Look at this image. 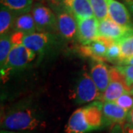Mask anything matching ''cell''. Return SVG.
Returning a JSON list of instances; mask_svg holds the SVG:
<instances>
[{
  "label": "cell",
  "mask_w": 133,
  "mask_h": 133,
  "mask_svg": "<svg viewBox=\"0 0 133 133\" xmlns=\"http://www.w3.org/2000/svg\"><path fill=\"white\" fill-rule=\"evenodd\" d=\"M130 94H131V95H132L133 96V90H132V92H130Z\"/></svg>",
  "instance_id": "f546056e"
},
{
  "label": "cell",
  "mask_w": 133,
  "mask_h": 133,
  "mask_svg": "<svg viewBox=\"0 0 133 133\" xmlns=\"http://www.w3.org/2000/svg\"><path fill=\"white\" fill-rule=\"evenodd\" d=\"M94 16L98 21L109 18L108 5L107 0H90Z\"/></svg>",
  "instance_id": "ffe728a7"
},
{
  "label": "cell",
  "mask_w": 133,
  "mask_h": 133,
  "mask_svg": "<svg viewBox=\"0 0 133 133\" xmlns=\"http://www.w3.org/2000/svg\"><path fill=\"white\" fill-rule=\"evenodd\" d=\"M13 45L10 34L8 33L0 36V69L2 76L5 73L8 56Z\"/></svg>",
  "instance_id": "ac0fdd59"
},
{
  "label": "cell",
  "mask_w": 133,
  "mask_h": 133,
  "mask_svg": "<svg viewBox=\"0 0 133 133\" xmlns=\"http://www.w3.org/2000/svg\"><path fill=\"white\" fill-rule=\"evenodd\" d=\"M113 42L102 37H98V39L93 41L88 44L82 45L81 52L87 56L91 57L95 60L101 61L105 59L107 48L109 45Z\"/></svg>",
  "instance_id": "7c38bea8"
},
{
  "label": "cell",
  "mask_w": 133,
  "mask_h": 133,
  "mask_svg": "<svg viewBox=\"0 0 133 133\" xmlns=\"http://www.w3.org/2000/svg\"><path fill=\"white\" fill-rule=\"evenodd\" d=\"M115 102L128 111L133 108V96L129 92L121 95Z\"/></svg>",
  "instance_id": "cb8c5ba5"
},
{
  "label": "cell",
  "mask_w": 133,
  "mask_h": 133,
  "mask_svg": "<svg viewBox=\"0 0 133 133\" xmlns=\"http://www.w3.org/2000/svg\"><path fill=\"white\" fill-rule=\"evenodd\" d=\"M42 2H46L52 7H58L62 3L63 0H38Z\"/></svg>",
  "instance_id": "484cf974"
},
{
  "label": "cell",
  "mask_w": 133,
  "mask_h": 133,
  "mask_svg": "<svg viewBox=\"0 0 133 133\" xmlns=\"http://www.w3.org/2000/svg\"><path fill=\"white\" fill-rule=\"evenodd\" d=\"M36 53L22 44H14L10 52L5 76L10 70H20L25 68L36 58Z\"/></svg>",
  "instance_id": "5b68a950"
},
{
  "label": "cell",
  "mask_w": 133,
  "mask_h": 133,
  "mask_svg": "<svg viewBox=\"0 0 133 133\" xmlns=\"http://www.w3.org/2000/svg\"><path fill=\"white\" fill-rule=\"evenodd\" d=\"M64 132L65 133H88L92 132L86 120L83 107L77 109L71 115L65 126Z\"/></svg>",
  "instance_id": "5bb4252c"
},
{
  "label": "cell",
  "mask_w": 133,
  "mask_h": 133,
  "mask_svg": "<svg viewBox=\"0 0 133 133\" xmlns=\"http://www.w3.org/2000/svg\"><path fill=\"white\" fill-rule=\"evenodd\" d=\"M76 21L78 25L77 36L82 45L88 44L98 39L99 21L95 16L76 19Z\"/></svg>",
  "instance_id": "ba28073f"
},
{
  "label": "cell",
  "mask_w": 133,
  "mask_h": 133,
  "mask_svg": "<svg viewBox=\"0 0 133 133\" xmlns=\"http://www.w3.org/2000/svg\"><path fill=\"white\" fill-rule=\"evenodd\" d=\"M108 5V16L115 23L124 28H133V24L127 8L115 0H107Z\"/></svg>",
  "instance_id": "9c48e42d"
},
{
  "label": "cell",
  "mask_w": 133,
  "mask_h": 133,
  "mask_svg": "<svg viewBox=\"0 0 133 133\" xmlns=\"http://www.w3.org/2000/svg\"><path fill=\"white\" fill-rule=\"evenodd\" d=\"M102 109L105 119L109 122L121 124L127 121L129 111L115 101H104Z\"/></svg>",
  "instance_id": "9a60e30c"
},
{
  "label": "cell",
  "mask_w": 133,
  "mask_h": 133,
  "mask_svg": "<svg viewBox=\"0 0 133 133\" xmlns=\"http://www.w3.org/2000/svg\"><path fill=\"white\" fill-rule=\"evenodd\" d=\"M0 2L18 14L29 13L33 5V0H0Z\"/></svg>",
  "instance_id": "d6986e66"
},
{
  "label": "cell",
  "mask_w": 133,
  "mask_h": 133,
  "mask_svg": "<svg viewBox=\"0 0 133 133\" xmlns=\"http://www.w3.org/2000/svg\"><path fill=\"white\" fill-rule=\"evenodd\" d=\"M0 133H33L28 131H9V130H1Z\"/></svg>",
  "instance_id": "83f0119b"
},
{
  "label": "cell",
  "mask_w": 133,
  "mask_h": 133,
  "mask_svg": "<svg viewBox=\"0 0 133 133\" xmlns=\"http://www.w3.org/2000/svg\"><path fill=\"white\" fill-rule=\"evenodd\" d=\"M18 14L14 10L1 5L0 9V35L9 33L10 29L14 28L16 15Z\"/></svg>",
  "instance_id": "e0dca14e"
},
{
  "label": "cell",
  "mask_w": 133,
  "mask_h": 133,
  "mask_svg": "<svg viewBox=\"0 0 133 133\" xmlns=\"http://www.w3.org/2000/svg\"><path fill=\"white\" fill-rule=\"evenodd\" d=\"M13 29L15 32H19L24 35L36 33V27L33 15L30 13L19 15L16 19Z\"/></svg>",
  "instance_id": "2e32d148"
},
{
  "label": "cell",
  "mask_w": 133,
  "mask_h": 133,
  "mask_svg": "<svg viewBox=\"0 0 133 133\" xmlns=\"http://www.w3.org/2000/svg\"><path fill=\"white\" fill-rule=\"evenodd\" d=\"M115 67L123 76L127 81V85L133 90V65H127V66H120L117 65ZM132 92V91H131Z\"/></svg>",
  "instance_id": "603a6c76"
},
{
  "label": "cell",
  "mask_w": 133,
  "mask_h": 133,
  "mask_svg": "<svg viewBox=\"0 0 133 133\" xmlns=\"http://www.w3.org/2000/svg\"><path fill=\"white\" fill-rule=\"evenodd\" d=\"M65 9L70 11L76 19L94 16L90 0H63Z\"/></svg>",
  "instance_id": "4fadbf2b"
},
{
  "label": "cell",
  "mask_w": 133,
  "mask_h": 133,
  "mask_svg": "<svg viewBox=\"0 0 133 133\" xmlns=\"http://www.w3.org/2000/svg\"><path fill=\"white\" fill-rule=\"evenodd\" d=\"M74 98L78 104H85L101 98V93L87 72H84L80 76L74 92Z\"/></svg>",
  "instance_id": "277c9868"
},
{
  "label": "cell",
  "mask_w": 133,
  "mask_h": 133,
  "mask_svg": "<svg viewBox=\"0 0 133 133\" xmlns=\"http://www.w3.org/2000/svg\"><path fill=\"white\" fill-rule=\"evenodd\" d=\"M53 34L45 33H34L24 35L15 32L11 35L13 44H22L36 53L42 54L50 46L53 41Z\"/></svg>",
  "instance_id": "7a4b0ae2"
},
{
  "label": "cell",
  "mask_w": 133,
  "mask_h": 133,
  "mask_svg": "<svg viewBox=\"0 0 133 133\" xmlns=\"http://www.w3.org/2000/svg\"><path fill=\"white\" fill-rule=\"evenodd\" d=\"M110 83L102 93L101 100L104 101H115L124 93L131 92V88L127 85L124 76L114 66L109 68Z\"/></svg>",
  "instance_id": "8992f818"
},
{
  "label": "cell",
  "mask_w": 133,
  "mask_h": 133,
  "mask_svg": "<svg viewBox=\"0 0 133 133\" xmlns=\"http://www.w3.org/2000/svg\"><path fill=\"white\" fill-rule=\"evenodd\" d=\"M90 76L102 95L110 83L109 69L101 61L95 60L91 67Z\"/></svg>",
  "instance_id": "30bf717a"
},
{
  "label": "cell",
  "mask_w": 133,
  "mask_h": 133,
  "mask_svg": "<svg viewBox=\"0 0 133 133\" xmlns=\"http://www.w3.org/2000/svg\"><path fill=\"white\" fill-rule=\"evenodd\" d=\"M126 121L133 125V108L130 109V110H129Z\"/></svg>",
  "instance_id": "4316f807"
},
{
  "label": "cell",
  "mask_w": 133,
  "mask_h": 133,
  "mask_svg": "<svg viewBox=\"0 0 133 133\" xmlns=\"http://www.w3.org/2000/svg\"><path fill=\"white\" fill-rule=\"evenodd\" d=\"M32 15L38 33L53 34L58 31L57 18L50 8L41 3H36L33 6Z\"/></svg>",
  "instance_id": "3957f363"
},
{
  "label": "cell",
  "mask_w": 133,
  "mask_h": 133,
  "mask_svg": "<svg viewBox=\"0 0 133 133\" xmlns=\"http://www.w3.org/2000/svg\"><path fill=\"white\" fill-rule=\"evenodd\" d=\"M120 58H121V48L119 46V44L118 42L111 43L107 48L105 59L110 62H114L116 60L119 61Z\"/></svg>",
  "instance_id": "7402d4cb"
},
{
  "label": "cell",
  "mask_w": 133,
  "mask_h": 133,
  "mask_svg": "<svg viewBox=\"0 0 133 133\" xmlns=\"http://www.w3.org/2000/svg\"><path fill=\"white\" fill-rule=\"evenodd\" d=\"M44 126V118L42 112L30 105L15 106L5 112L1 118L2 130L33 132Z\"/></svg>",
  "instance_id": "6da1fadb"
},
{
  "label": "cell",
  "mask_w": 133,
  "mask_h": 133,
  "mask_svg": "<svg viewBox=\"0 0 133 133\" xmlns=\"http://www.w3.org/2000/svg\"><path fill=\"white\" fill-rule=\"evenodd\" d=\"M112 133H133V125L128 122L116 124L112 129Z\"/></svg>",
  "instance_id": "d4e9b609"
},
{
  "label": "cell",
  "mask_w": 133,
  "mask_h": 133,
  "mask_svg": "<svg viewBox=\"0 0 133 133\" xmlns=\"http://www.w3.org/2000/svg\"><path fill=\"white\" fill-rule=\"evenodd\" d=\"M126 1H127V3H129V2H130L132 0H126Z\"/></svg>",
  "instance_id": "f1b7e54d"
},
{
  "label": "cell",
  "mask_w": 133,
  "mask_h": 133,
  "mask_svg": "<svg viewBox=\"0 0 133 133\" xmlns=\"http://www.w3.org/2000/svg\"><path fill=\"white\" fill-rule=\"evenodd\" d=\"M118 43L121 48L120 59L133 56V36L124 38Z\"/></svg>",
  "instance_id": "44dd1931"
},
{
  "label": "cell",
  "mask_w": 133,
  "mask_h": 133,
  "mask_svg": "<svg viewBox=\"0 0 133 133\" xmlns=\"http://www.w3.org/2000/svg\"><path fill=\"white\" fill-rule=\"evenodd\" d=\"M130 36H133V28L120 26L109 18L99 21L98 37L107 38L113 42H119Z\"/></svg>",
  "instance_id": "52a82bcc"
},
{
  "label": "cell",
  "mask_w": 133,
  "mask_h": 133,
  "mask_svg": "<svg viewBox=\"0 0 133 133\" xmlns=\"http://www.w3.org/2000/svg\"><path fill=\"white\" fill-rule=\"evenodd\" d=\"M57 22L58 31L64 38H71L77 34L78 25L76 19L66 9L58 14Z\"/></svg>",
  "instance_id": "8fae6325"
}]
</instances>
